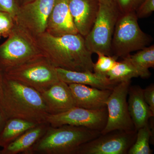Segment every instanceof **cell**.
<instances>
[{
    "label": "cell",
    "mask_w": 154,
    "mask_h": 154,
    "mask_svg": "<svg viewBox=\"0 0 154 154\" xmlns=\"http://www.w3.org/2000/svg\"><path fill=\"white\" fill-rule=\"evenodd\" d=\"M45 57L55 67L74 71L94 72L92 53L80 33L60 36L45 32L36 38Z\"/></svg>",
    "instance_id": "1"
},
{
    "label": "cell",
    "mask_w": 154,
    "mask_h": 154,
    "mask_svg": "<svg viewBox=\"0 0 154 154\" xmlns=\"http://www.w3.org/2000/svg\"><path fill=\"white\" fill-rule=\"evenodd\" d=\"M0 107L7 119H21L38 124L46 122L49 115L40 92L5 75Z\"/></svg>",
    "instance_id": "2"
},
{
    "label": "cell",
    "mask_w": 154,
    "mask_h": 154,
    "mask_svg": "<svg viewBox=\"0 0 154 154\" xmlns=\"http://www.w3.org/2000/svg\"><path fill=\"white\" fill-rule=\"evenodd\" d=\"M100 134V131L84 127L50 125L33 146L30 154H75L80 146Z\"/></svg>",
    "instance_id": "3"
},
{
    "label": "cell",
    "mask_w": 154,
    "mask_h": 154,
    "mask_svg": "<svg viewBox=\"0 0 154 154\" xmlns=\"http://www.w3.org/2000/svg\"><path fill=\"white\" fill-rule=\"evenodd\" d=\"M7 38L0 45V68L4 72L36 58L45 56L36 38L16 24Z\"/></svg>",
    "instance_id": "4"
},
{
    "label": "cell",
    "mask_w": 154,
    "mask_h": 154,
    "mask_svg": "<svg viewBox=\"0 0 154 154\" xmlns=\"http://www.w3.org/2000/svg\"><path fill=\"white\" fill-rule=\"evenodd\" d=\"M6 78L42 93L59 81L57 68L45 56L36 58L4 72Z\"/></svg>",
    "instance_id": "5"
},
{
    "label": "cell",
    "mask_w": 154,
    "mask_h": 154,
    "mask_svg": "<svg viewBox=\"0 0 154 154\" xmlns=\"http://www.w3.org/2000/svg\"><path fill=\"white\" fill-rule=\"evenodd\" d=\"M135 12L120 15L116 23L111 49L117 58L143 49L149 43L150 38L140 29Z\"/></svg>",
    "instance_id": "6"
},
{
    "label": "cell",
    "mask_w": 154,
    "mask_h": 154,
    "mask_svg": "<svg viewBox=\"0 0 154 154\" xmlns=\"http://www.w3.org/2000/svg\"><path fill=\"white\" fill-rule=\"evenodd\" d=\"M120 15L114 5L100 3L94 25L85 37L86 47L90 52L112 55L111 42L116 23Z\"/></svg>",
    "instance_id": "7"
},
{
    "label": "cell",
    "mask_w": 154,
    "mask_h": 154,
    "mask_svg": "<svg viewBox=\"0 0 154 154\" xmlns=\"http://www.w3.org/2000/svg\"><path fill=\"white\" fill-rule=\"evenodd\" d=\"M130 84L131 81L119 83L111 91L106 103L107 123L101 134L114 130H135L128 106L127 97Z\"/></svg>",
    "instance_id": "8"
},
{
    "label": "cell",
    "mask_w": 154,
    "mask_h": 154,
    "mask_svg": "<svg viewBox=\"0 0 154 154\" xmlns=\"http://www.w3.org/2000/svg\"><path fill=\"white\" fill-rule=\"evenodd\" d=\"M136 135L135 130H114L101 134L80 146L75 154H127Z\"/></svg>",
    "instance_id": "9"
},
{
    "label": "cell",
    "mask_w": 154,
    "mask_h": 154,
    "mask_svg": "<svg viewBox=\"0 0 154 154\" xmlns=\"http://www.w3.org/2000/svg\"><path fill=\"white\" fill-rule=\"evenodd\" d=\"M55 0H34L19 8L15 24L33 37L45 32Z\"/></svg>",
    "instance_id": "10"
},
{
    "label": "cell",
    "mask_w": 154,
    "mask_h": 154,
    "mask_svg": "<svg viewBox=\"0 0 154 154\" xmlns=\"http://www.w3.org/2000/svg\"><path fill=\"white\" fill-rule=\"evenodd\" d=\"M107 118L106 107L92 110L75 106L63 113L48 115L46 122L52 127L71 125L101 132L106 125Z\"/></svg>",
    "instance_id": "11"
},
{
    "label": "cell",
    "mask_w": 154,
    "mask_h": 154,
    "mask_svg": "<svg viewBox=\"0 0 154 154\" xmlns=\"http://www.w3.org/2000/svg\"><path fill=\"white\" fill-rule=\"evenodd\" d=\"M45 32L55 36L79 33L70 11L68 0H55Z\"/></svg>",
    "instance_id": "12"
},
{
    "label": "cell",
    "mask_w": 154,
    "mask_h": 154,
    "mask_svg": "<svg viewBox=\"0 0 154 154\" xmlns=\"http://www.w3.org/2000/svg\"><path fill=\"white\" fill-rule=\"evenodd\" d=\"M69 8L78 32L85 37L92 29L99 12V0H68Z\"/></svg>",
    "instance_id": "13"
},
{
    "label": "cell",
    "mask_w": 154,
    "mask_h": 154,
    "mask_svg": "<svg viewBox=\"0 0 154 154\" xmlns=\"http://www.w3.org/2000/svg\"><path fill=\"white\" fill-rule=\"evenodd\" d=\"M41 94L49 115L63 113L75 106L68 84L60 80Z\"/></svg>",
    "instance_id": "14"
},
{
    "label": "cell",
    "mask_w": 154,
    "mask_h": 154,
    "mask_svg": "<svg viewBox=\"0 0 154 154\" xmlns=\"http://www.w3.org/2000/svg\"><path fill=\"white\" fill-rule=\"evenodd\" d=\"M75 106L88 109H99L106 107L112 90L98 89L81 84H69Z\"/></svg>",
    "instance_id": "15"
},
{
    "label": "cell",
    "mask_w": 154,
    "mask_h": 154,
    "mask_svg": "<svg viewBox=\"0 0 154 154\" xmlns=\"http://www.w3.org/2000/svg\"><path fill=\"white\" fill-rule=\"evenodd\" d=\"M143 89L138 85L130 86L127 101L128 111L136 131L149 123L154 116L143 97Z\"/></svg>",
    "instance_id": "16"
},
{
    "label": "cell",
    "mask_w": 154,
    "mask_h": 154,
    "mask_svg": "<svg viewBox=\"0 0 154 154\" xmlns=\"http://www.w3.org/2000/svg\"><path fill=\"white\" fill-rule=\"evenodd\" d=\"M59 79L66 84L86 85L103 90H112L118 83L111 82L106 75L94 72H78L57 68Z\"/></svg>",
    "instance_id": "17"
},
{
    "label": "cell",
    "mask_w": 154,
    "mask_h": 154,
    "mask_svg": "<svg viewBox=\"0 0 154 154\" xmlns=\"http://www.w3.org/2000/svg\"><path fill=\"white\" fill-rule=\"evenodd\" d=\"M50 126L48 122L40 123L30 128L0 150V154H30V150Z\"/></svg>",
    "instance_id": "18"
},
{
    "label": "cell",
    "mask_w": 154,
    "mask_h": 154,
    "mask_svg": "<svg viewBox=\"0 0 154 154\" xmlns=\"http://www.w3.org/2000/svg\"><path fill=\"white\" fill-rule=\"evenodd\" d=\"M38 124L21 119H8L0 134V147L6 146L25 131Z\"/></svg>",
    "instance_id": "19"
},
{
    "label": "cell",
    "mask_w": 154,
    "mask_h": 154,
    "mask_svg": "<svg viewBox=\"0 0 154 154\" xmlns=\"http://www.w3.org/2000/svg\"><path fill=\"white\" fill-rule=\"evenodd\" d=\"M126 57L132 63L144 79L149 78L151 75L149 70L154 67V46L145 47L133 55L126 56Z\"/></svg>",
    "instance_id": "20"
},
{
    "label": "cell",
    "mask_w": 154,
    "mask_h": 154,
    "mask_svg": "<svg viewBox=\"0 0 154 154\" xmlns=\"http://www.w3.org/2000/svg\"><path fill=\"white\" fill-rule=\"evenodd\" d=\"M111 82L116 83L129 82L133 78L140 77L137 69L130 61L126 57L123 60L117 61L115 66L107 74Z\"/></svg>",
    "instance_id": "21"
},
{
    "label": "cell",
    "mask_w": 154,
    "mask_h": 154,
    "mask_svg": "<svg viewBox=\"0 0 154 154\" xmlns=\"http://www.w3.org/2000/svg\"><path fill=\"white\" fill-rule=\"evenodd\" d=\"M152 136L151 125L149 123L137 131L134 143L128 151V154H151L150 140Z\"/></svg>",
    "instance_id": "22"
},
{
    "label": "cell",
    "mask_w": 154,
    "mask_h": 154,
    "mask_svg": "<svg viewBox=\"0 0 154 154\" xmlns=\"http://www.w3.org/2000/svg\"><path fill=\"white\" fill-rule=\"evenodd\" d=\"M98 56L97 62L94 65L93 70L95 72L106 75L115 66L117 58L114 56L106 55L101 53L96 54Z\"/></svg>",
    "instance_id": "23"
},
{
    "label": "cell",
    "mask_w": 154,
    "mask_h": 154,
    "mask_svg": "<svg viewBox=\"0 0 154 154\" xmlns=\"http://www.w3.org/2000/svg\"><path fill=\"white\" fill-rule=\"evenodd\" d=\"M15 25V20L11 14L0 9V33L2 36L7 38Z\"/></svg>",
    "instance_id": "24"
},
{
    "label": "cell",
    "mask_w": 154,
    "mask_h": 154,
    "mask_svg": "<svg viewBox=\"0 0 154 154\" xmlns=\"http://www.w3.org/2000/svg\"><path fill=\"white\" fill-rule=\"evenodd\" d=\"M142 1L143 0H113L114 5L121 15L136 12Z\"/></svg>",
    "instance_id": "25"
},
{
    "label": "cell",
    "mask_w": 154,
    "mask_h": 154,
    "mask_svg": "<svg viewBox=\"0 0 154 154\" xmlns=\"http://www.w3.org/2000/svg\"><path fill=\"white\" fill-rule=\"evenodd\" d=\"M154 11V0H144L135 13L137 18H142L148 16Z\"/></svg>",
    "instance_id": "26"
},
{
    "label": "cell",
    "mask_w": 154,
    "mask_h": 154,
    "mask_svg": "<svg viewBox=\"0 0 154 154\" xmlns=\"http://www.w3.org/2000/svg\"><path fill=\"white\" fill-rule=\"evenodd\" d=\"M19 8L16 0H0V9L11 14L14 19Z\"/></svg>",
    "instance_id": "27"
},
{
    "label": "cell",
    "mask_w": 154,
    "mask_h": 154,
    "mask_svg": "<svg viewBox=\"0 0 154 154\" xmlns=\"http://www.w3.org/2000/svg\"><path fill=\"white\" fill-rule=\"evenodd\" d=\"M143 97L147 104L154 113V85L152 84L143 89Z\"/></svg>",
    "instance_id": "28"
},
{
    "label": "cell",
    "mask_w": 154,
    "mask_h": 154,
    "mask_svg": "<svg viewBox=\"0 0 154 154\" xmlns=\"http://www.w3.org/2000/svg\"><path fill=\"white\" fill-rule=\"evenodd\" d=\"M5 113L3 112L2 108L0 107V134L2 132V131L5 126V125L7 120Z\"/></svg>",
    "instance_id": "29"
},
{
    "label": "cell",
    "mask_w": 154,
    "mask_h": 154,
    "mask_svg": "<svg viewBox=\"0 0 154 154\" xmlns=\"http://www.w3.org/2000/svg\"><path fill=\"white\" fill-rule=\"evenodd\" d=\"M4 79V72L2 69L0 68V96L2 94L3 82Z\"/></svg>",
    "instance_id": "30"
},
{
    "label": "cell",
    "mask_w": 154,
    "mask_h": 154,
    "mask_svg": "<svg viewBox=\"0 0 154 154\" xmlns=\"http://www.w3.org/2000/svg\"><path fill=\"white\" fill-rule=\"evenodd\" d=\"M33 1L34 0H16V2L17 3V5L19 8L25 4H28V3L33 2Z\"/></svg>",
    "instance_id": "31"
},
{
    "label": "cell",
    "mask_w": 154,
    "mask_h": 154,
    "mask_svg": "<svg viewBox=\"0 0 154 154\" xmlns=\"http://www.w3.org/2000/svg\"><path fill=\"white\" fill-rule=\"evenodd\" d=\"M99 2L101 4L107 5H113V0H99Z\"/></svg>",
    "instance_id": "32"
},
{
    "label": "cell",
    "mask_w": 154,
    "mask_h": 154,
    "mask_svg": "<svg viewBox=\"0 0 154 154\" xmlns=\"http://www.w3.org/2000/svg\"><path fill=\"white\" fill-rule=\"evenodd\" d=\"M1 36H2V35H1V34L0 33V38H1Z\"/></svg>",
    "instance_id": "33"
}]
</instances>
